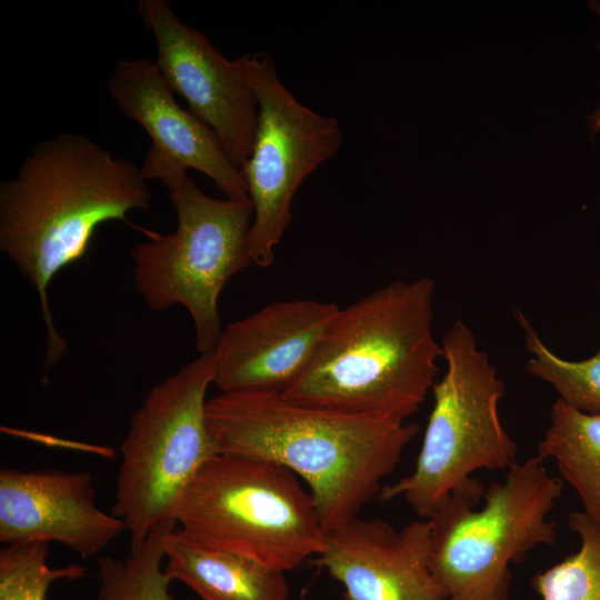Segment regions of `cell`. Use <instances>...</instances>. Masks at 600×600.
<instances>
[{"mask_svg": "<svg viewBox=\"0 0 600 600\" xmlns=\"http://www.w3.org/2000/svg\"><path fill=\"white\" fill-rule=\"evenodd\" d=\"M49 543L9 544L0 550V600H47L51 584L77 580L86 566L51 568L47 563Z\"/></svg>", "mask_w": 600, "mask_h": 600, "instance_id": "cell-20", "label": "cell"}, {"mask_svg": "<svg viewBox=\"0 0 600 600\" xmlns=\"http://www.w3.org/2000/svg\"><path fill=\"white\" fill-rule=\"evenodd\" d=\"M168 579L203 600H289L283 572L242 556L201 544L177 526L163 540Z\"/></svg>", "mask_w": 600, "mask_h": 600, "instance_id": "cell-15", "label": "cell"}, {"mask_svg": "<svg viewBox=\"0 0 600 600\" xmlns=\"http://www.w3.org/2000/svg\"><path fill=\"white\" fill-rule=\"evenodd\" d=\"M211 383L212 353L200 354L156 384L131 416L112 507L129 531L131 548L174 521L179 497L219 453L206 417Z\"/></svg>", "mask_w": 600, "mask_h": 600, "instance_id": "cell-8", "label": "cell"}, {"mask_svg": "<svg viewBox=\"0 0 600 600\" xmlns=\"http://www.w3.org/2000/svg\"><path fill=\"white\" fill-rule=\"evenodd\" d=\"M151 199L141 168L78 133L39 141L14 177L0 182V250L38 293L46 369L68 351L49 304L52 279L87 254L101 223L128 222Z\"/></svg>", "mask_w": 600, "mask_h": 600, "instance_id": "cell-1", "label": "cell"}, {"mask_svg": "<svg viewBox=\"0 0 600 600\" xmlns=\"http://www.w3.org/2000/svg\"><path fill=\"white\" fill-rule=\"evenodd\" d=\"M298 479L269 460L218 453L186 487L173 519L201 544L284 573L324 546L312 496Z\"/></svg>", "mask_w": 600, "mask_h": 600, "instance_id": "cell-6", "label": "cell"}, {"mask_svg": "<svg viewBox=\"0 0 600 600\" xmlns=\"http://www.w3.org/2000/svg\"><path fill=\"white\" fill-rule=\"evenodd\" d=\"M206 417L219 453L269 460L302 479L326 531L378 498L420 430L272 392H220L208 399Z\"/></svg>", "mask_w": 600, "mask_h": 600, "instance_id": "cell-2", "label": "cell"}, {"mask_svg": "<svg viewBox=\"0 0 600 600\" xmlns=\"http://www.w3.org/2000/svg\"><path fill=\"white\" fill-rule=\"evenodd\" d=\"M107 89L119 112L149 134L147 154L202 172L228 198L248 197L241 169L214 131L177 103L156 62L146 58L118 61Z\"/></svg>", "mask_w": 600, "mask_h": 600, "instance_id": "cell-14", "label": "cell"}, {"mask_svg": "<svg viewBox=\"0 0 600 600\" xmlns=\"http://www.w3.org/2000/svg\"><path fill=\"white\" fill-rule=\"evenodd\" d=\"M589 6L596 11L600 19V1H590ZM600 49V42L598 44ZM589 127L592 132H597L600 129V106L589 116Z\"/></svg>", "mask_w": 600, "mask_h": 600, "instance_id": "cell-21", "label": "cell"}, {"mask_svg": "<svg viewBox=\"0 0 600 600\" xmlns=\"http://www.w3.org/2000/svg\"><path fill=\"white\" fill-rule=\"evenodd\" d=\"M141 172L168 189L177 228L167 234L146 231L149 240L134 243L130 253L136 289L153 311L186 308L194 326L197 351L210 354L223 329L220 293L251 263V201L249 197H210L187 169L147 154Z\"/></svg>", "mask_w": 600, "mask_h": 600, "instance_id": "cell-4", "label": "cell"}, {"mask_svg": "<svg viewBox=\"0 0 600 600\" xmlns=\"http://www.w3.org/2000/svg\"><path fill=\"white\" fill-rule=\"evenodd\" d=\"M339 308L284 300L229 323L212 352L213 383L220 392L283 393L308 368Z\"/></svg>", "mask_w": 600, "mask_h": 600, "instance_id": "cell-11", "label": "cell"}, {"mask_svg": "<svg viewBox=\"0 0 600 600\" xmlns=\"http://www.w3.org/2000/svg\"><path fill=\"white\" fill-rule=\"evenodd\" d=\"M580 549L531 579L542 600H600V527L583 511L568 514Z\"/></svg>", "mask_w": 600, "mask_h": 600, "instance_id": "cell-19", "label": "cell"}, {"mask_svg": "<svg viewBox=\"0 0 600 600\" xmlns=\"http://www.w3.org/2000/svg\"><path fill=\"white\" fill-rule=\"evenodd\" d=\"M538 456L514 462L487 488L473 477L459 483L428 519L431 568L448 600H508L510 563L556 541L547 518L563 483Z\"/></svg>", "mask_w": 600, "mask_h": 600, "instance_id": "cell-5", "label": "cell"}, {"mask_svg": "<svg viewBox=\"0 0 600 600\" xmlns=\"http://www.w3.org/2000/svg\"><path fill=\"white\" fill-rule=\"evenodd\" d=\"M138 13L156 40L161 74L241 169L252 150L258 101L237 59H226L206 34L183 23L167 0H140Z\"/></svg>", "mask_w": 600, "mask_h": 600, "instance_id": "cell-10", "label": "cell"}, {"mask_svg": "<svg viewBox=\"0 0 600 600\" xmlns=\"http://www.w3.org/2000/svg\"><path fill=\"white\" fill-rule=\"evenodd\" d=\"M174 526L176 521L160 524L123 559L101 557L97 600H178L170 591L171 581L163 567V540Z\"/></svg>", "mask_w": 600, "mask_h": 600, "instance_id": "cell-17", "label": "cell"}, {"mask_svg": "<svg viewBox=\"0 0 600 600\" xmlns=\"http://www.w3.org/2000/svg\"><path fill=\"white\" fill-rule=\"evenodd\" d=\"M434 281L396 280L339 308L301 377L283 394L347 413L407 421L439 373Z\"/></svg>", "mask_w": 600, "mask_h": 600, "instance_id": "cell-3", "label": "cell"}, {"mask_svg": "<svg viewBox=\"0 0 600 600\" xmlns=\"http://www.w3.org/2000/svg\"><path fill=\"white\" fill-rule=\"evenodd\" d=\"M237 61L258 101L252 150L241 168L253 209L248 251L251 263L268 268L291 222L297 190L339 151L343 137L336 118L321 116L293 97L268 53L247 52Z\"/></svg>", "mask_w": 600, "mask_h": 600, "instance_id": "cell-9", "label": "cell"}, {"mask_svg": "<svg viewBox=\"0 0 600 600\" xmlns=\"http://www.w3.org/2000/svg\"><path fill=\"white\" fill-rule=\"evenodd\" d=\"M537 456L556 461L583 512L600 527V414L580 411L558 398Z\"/></svg>", "mask_w": 600, "mask_h": 600, "instance_id": "cell-16", "label": "cell"}, {"mask_svg": "<svg viewBox=\"0 0 600 600\" xmlns=\"http://www.w3.org/2000/svg\"><path fill=\"white\" fill-rule=\"evenodd\" d=\"M516 318L524 333L527 349L532 354L526 371L550 383L559 399L571 407L590 414H600V349L584 360H564L543 343L520 310L516 311Z\"/></svg>", "mask_w": 600, "mask_h": 600, "instance_id": "cell-18", "label": "cell"}, {"mask_svg": "<svg viewBox=\"0 0 600 600\" xmlns=\"http://www.w3.org/2000/svg\"><path fill=\"white\" fill-rule=\"evenodd\" d=\"M441 348L447 368L432 388L433 404L416 467L378 494L383 502L403 497L427 519L472 472L508 470L518 453L499 414L503 382L471 328L456 321Z\"/></svg>", "mask_w": 600, "mask_h": 600, "instance_id": "cell-7", "label": "cell"}, {"mask_svg": "<svg viewBox=\"0 0 600 600\" xmlns=\"http://www.w3.org/2000/svg\"><path fill=\"white\" fill-rule=\"evenodd\" d=\"M124 522L96 502L88 471L1 468L0 542H58L82 558L106 549Z\"/></svg>", "mask_w": 600, "mask_h": 600, "instance_id": "cell-12", "label": "cell"}, {"mask_svg": "<svg viewBox=\"0 0 600 600\" xmlns=\"http://www.w3.org/2000/svg\"><path fill=\"white\" fill-rule=\"evenodd\" d=\"M313 563L343 587L346 600H448L431 568L429 520L396 530L358 516L326 531Z\"/></svg>", "mask_w": 600, "mask_h": 600, "instance_id": "cell-13", "label": "cell"}]
</instances>
